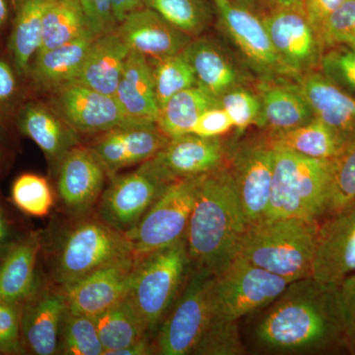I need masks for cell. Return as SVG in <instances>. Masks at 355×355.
<instances>
[{
  "label": "cell",
  "mask_w": 355,
  "mask_h": 355,
  "mask_svg": "<svg viewBox=\"0 0 355 355\" xmlns=\"http://www.w3.org/2000/svg\"><path fill=\"white\" fill-rule=\"evenodd\" d=\"M263 310L265 312L252 334L260 352L273 354L347 352L336 286L312 277L295 280Z\"/></svg>",
  "instance_id": "cell-1"
},
{
  "label": "cell",
  "mask_w": 355,
  "mask_h": 355,
  "mask_svg": "<svg viewBox=\"0 0 355 355\" xmlns=\"http://www.w3.org/2000/svg\"><path fill=\"white\" fill-rule=\"evenodd\" d=\"M247 226L228 165L203 176L186 232L191 272H223L237 257Z\"/></svg>",
  "instance_id": "cell-2"
},
{
  "label": "cell",
  "mask_w": 355,
  "mask_h": 355,
  "mask_svg": "<svg viewBox=\"0 0 355 355\" xmlns=\"http://www.w3.org/2000/svg\"><path fill=\"white\" fill-rule=\"evenodd\" d=\"M318 223L284 217L250 224L237 256L291 282L311 277Z\"/></svg>",
  "instance_id": "cell-3"
},
{
  "label": "cell",
  "mask_w": 355,
  "mask_h": 355,
  "mask_svg": "<svg viewBox=\"0 0 355 355\" xmlns=\"http://www.w3.org/2000/svg\"><path fill=\"white\" fill-rule=\"evenodd\" d=\"M228 323L218 314L214 277L191 273L156 331L155 354L203 355L210 338Z\"/></svg>",
  "instance_id": "cell-4"
},
{
  "label": "cell",
  "mask_w": 355,
  "mask_h": 355,
  "mask_svg": "<svg viewBox=\"0 0 355 355\" xmlns=\"http://www.w3.org/2000/svg\"><path fill=\"white\" fill-rule=\"evenodd\" d=\"M76 218L60 240L51 265V282L62 289L105 266L135 259L125 235L95 212Z\"/></svg>",
  "instance_id": "cell-5"
},
{
  "label": "cell",
  "mask_w": 355,
  "mask_h": 355,
  "mask_svg": "<svg viewBox=\"0 0 355 355\" xmlns=\"http://www.w3.org/2000/svg\"><path fill=\"white\" fill-rule=\"evenodd\" d=\"M190 275L186 236L137 261L127 297L149 335L156 333Z\"/></svg>",
  "instance_id": "cell-6"
},
{
  "label": "cell",
  "mask_w": 355,
  "mask_h": 355,
  "mask_svg": "<svg viewBox=\"0 0 355 355\" xmlns=\"http://www.w3.org/2000/svg\"><path fill=\"white\" fill-rule=\"evenodd\" d=\"M270 203L266 218L319 222L326 210L330 160L275 149Z\"/></svg>",
  "instance_id": "cell-7"
},
{
  "label": "cell",
  "mask_w": 355,
  "mask_h": 355,
  "mask_svg": "<svg viewBox=\"0 0 355 355\" xmlns=\"http://www.w3.org/2000/svg\"><path fill=\"white\" fill-rule=\"evenodd\" d=\"M202 177L176 180L168 184L139 223L125 233L137 260L186 236Z\"/></svg>",
  "instance_id": "cell-8"
},
{
  "label": "cell",
  "mask_w": 355,
  "mask_h": 355,
  "mask_svg": "<svg viewBox=\"0 0 355 355\" xmlns=\"http://www.w3.org/2000/svg\"><path fill=\"white\" fill-rule=\"evenodd\" d=\"M291 282L237 256L214 277V296L218 314L228 321L265 309L286 291Z\"/></svg>",
  "instance_id": "cell-9"
},
{
  "label": "cell",
  "mask_w": 355,
  "mask_h": 355,
  "mask_svg": "<svg viewBox=\"0 0 355 355\" xmlns=\"http://www.w3.org/2000/svg\"><path fill=\"white\" fill-rule=\"evenodd\" d=\"M103 191L96 216L119 232L132 230L168 184L148 162L135 171L112 176Z\"/></svg>",
  "instance_id": "cell-10"
},
{
  "label": "cell",
  "mask_w": 355,
  "mask_h": 355,
  "mask_svg": "<svg viewBox=\"0 0 355 355\" xmlns=\"http://www.w3.org/2000/svg\"><path fill=\"white\" fill-rule=\"evenodd\" d=\"M275 150L261 137L233 147L228 168L248 225L266 218L272 191Z\"/></svg>",
  "instance_id": "cell-11"
},
{
  "label": "cell",
  "mask_w": 355,
  "mask_h": 355,
  "mask_svg": "<svg viewBox=\"0 0 355 355\" xmlns=\"http://www.w3.org/2000/svg\"><path fill=\"white\" fill-rule=\"evenodd\" d=\"M261 18L292 78L319 69L326 49L302 7H277Z\"/></svg>",
  "instance_id": "cell-12"
},
{
  "label": "cell",
  "mask_w": 355,
  "mask_h": 355,
  "mask_svg": "<svg viewBox=\"0 0 355 355\" xmlns=\"http://www.w3.org/2000/svg\"><path fill=\"white\" fill-rule=\"evenodd\" d=\"M222 28L260 79L292 78L280 62L263 18L233 0H214Z\"/></svg>",
  "instance_id": "cell-13"
},
{
  "label": "cell",
  "mask_w": 355,
  "mask_h": 355,
  "mask_svg": "<svg viewBox=\"0 0 355 355\" xmlns=\"http://www.w3.org/2000/svg\"><path fill=\"white\" fill-rule=\"evenodd\" d=\"M233 147L222 137H202L195 133L168 140L147 162L166 181L205 176L228 165Z\"/></svg>",
  "instance_id": "cell-14"
},
{
  "label": "cell",
  "mask_w": 355,
  "mask_h": 355,
  "mask_svg": "<svg viewBox=\"0 0 355 355\" xmlns=\"http://www.w3.org/2000/svg\"><path fill=\"white\" fill-rule=\"evenodd\" d=\"M20 307L21 340L25 354H57L60 326L67 308L64 289L51 280H37Z\"/></svg>",
  "instance_id": "cell-15"
},
{
  "label": "cell",
  "mask_w": 355,
  "mask_h": 355,
  "mask_svg": "<svg viewBox=\"0 0 355 355\" xmlns=\"http://www.w3.org/2000/svg\"><path fill=\"white\" fill-rule=\"evenodd\" d=\"M355 272V203L318 223L313 279L338 286Z\"/></svg>",
  "instance_id": "cell-16"
},
{
  "label": "cell",
  "mask_w": 355,
  "mask_h": 355,
  "mask_svg": "<svg viewBox=\"0 0 355 355\" xmlns=\"http://www.w3.org/2000/svg\"><path fill=\"white\" fill-rule=\"evenodd\" d=\"M58 170V193L64 209L73 217L95 212L109 176L91 149L72 147Z\"/></svg>",
  "instance_id": "cell-17"
},
{
  "label": "cell",
  "mask_w": 355,
  "mask_h": 355,
  "mask_svg": "<svg viewBox=\"0 0 355 355\" xmlns=\"http://www.w3.org/2000/svg\"><path fill=\"white\" fill-rule=\"evenodd\" d=\"M169 139L156 123H127L99 133L89 148L112 177L154 157Z\"/></svg>",
  "instance_id": "cell-18"
},
{
  "label": "cell",
  "mask_w": 355,
  "mask_h": 355,
  "mask_svg": "<svg viewBox=\"0 0 355 355\" xmlns=\"http://www.w3.org/2000/svg\"><path fill=\"white\" fill-rule=\"evenodd\" d=\"M58 106L65 123L77 132L99 135L132 123L128 121L114 96L77 83L58 88Z\"/></svg>",
  "instance_id": "cell-19"
},
{
  "label": "cell",
  "mask_w": 355,
  "mask_h": 355,
  "mask_svg": "<svg viewBox=\"0 0 355 355\" xmlns=\"http://www.w3.org/2000/svg\"><path fill=\"white\" fill-rule=\"evenodd\" d=\"M314 118L331 128L345 142L355 140V96L340 88L320 70L293 77Z\"/></svg>",
  "instance_id": "cell-20"
},
{
  "label": "cell",
  "mask_w": 355,
  "mask_h": 355,
  "mask_svg": "<svg viewBox=\"0 0 355 355\" xmlns=\"http://www.w3.org/2000/svg\"><path fill=\"white\" fill-rule=\"evenodd\" d=\"M137 259L105 266L64 289L67 309L95 318L128 295Z\"/></svg>",
  "instance_id": "cell-21"
},
{
  "label": "cell",
  "mask_w": 355,
  "mask_h": 355,
  "mask_svg": "<svg viewBox=\"0 0 355 355\" xmlns=\"http://www.w3.org/2000/svg\"><path fill=\"white\" fill-rule=\"evenodd\" d=\"M116 31L130 51L149 60L178 55L193 39L146 6L128 14Z\"/></svg>",
  "instance_id": "cell-22"
},
{
  "label": "cell",
  "mask_w": 355,
  "mask_h": 355,
  "mask_svg": "<svg viewBox=\"0 0 355 355\" xmlns=\"http://www.w3.org/2000/svg\"><path fill=\"white\" fill-rule=\"evenodd\" d=\"M254 92L260 98L261 128L265 132H284L314 119L309 105L292 78L260 79Z\"/></svg>",
  "instance_id": "cell-23"
},
{
  "label": "cell",
  "mask_w": 355,
  "mask_h": 355,
  "mask_svg": "<svg viewBox=\"0 0 355 355\" xmlns=\"http://www.w3.org/2000/svg\"><path fill=\"white\" fill-rule=\"evenodd\" d=\"M114 98L130 123H156L159 106L148 58L130 51Z\"/></svg>",
  "instance_id": "cell-24"
},
{
  "label": "cell",
  "mask_w": 355,
  "mask_h": 355,
  "mask_svg": "<svg viewBox=\"0 0 355 355\" xmlns=\"http://www.w3.org/2000/svg\"><path fill=\"white\" fill-rule=\"evenodd\" d=\"M182 53L193 69L198 87L214 99L244 85V77L237 65L214 41L193 39Z\"/></svg>",
  "instance_id": "cell-25"
},
{
  "label": "cell",
  "mask_w": 355,
  "mask_h": 355,
  "mask_svg": "<svg viewBox=\"0 0 355 355\" xmlns=\"http://www.w3.org/2000/svg\"><path fill=\"white\" fill-rule=\"evenodd\" d=\"M130 51L116 31L96 38L73 83L114 96Z\"/></svg>",
  "instance_id": "cell-26"
},
{
  "label": "cell",
  "mask_w": 355,
  "mask_h": 355,
  "mask_svg": "<svg viewBox=\"0 0 355 355\" xmlns=\"http://www.w3.org/2000/svg\"><path fill=\"white\" fill-rule=\"evenodd\" d=\"M43 238L30 232L13 242L0 263V301L21 304L37 282L36 268Z\"/></svg>",
  "instance_id": "cell-27"
},
{
  "label": "cell",
  "mask_w": 355,
  "mask_h": 355,
  "mask_svg": "<svg viewBox=\"0 0 355 355\" xmlns=\"http://www.w3.org/2000/svg\"><path fill=\"white\" fill-rule=\"evenodd\" d=\"M95 38L87 32L69 43L39 51L33 60L29 76L35 85L43 89H58L76 80Z\"/></svg>",
  "instance_id": "cell-28"
},
{
  "label": "cell",
  "mask_w": 355,
  "mask_h": 355,
  "mask_svg": "<svg viewBox=\"0 0 355 355\" xmlns=\"http://www.w3.org/2000/svg\"><path fill=\"white\" fill-rule=\"evenodd\" d=\"M17 125L20 132L32 139L58 167L67 151L76 146V132L37 103H28L19 110Z\"/></svg>",
  "instance_id": "cell-29"
},
{
  "label": "cell",
  "mask_w": 355,
  "mask_h": 355,
  "mask_svg": "<svg viewBox=\"0 0 355 355\" xmlns=\"http://www.w3.org/2000/svg\"><path fill=\"white\" fill-rule=\"evenodd\" d=\"M265 135L272 148L326 160L335 157L347 144L331 128L315 118L291 130L265 132Z\"/></svg>",
  "instance_id": "cell-30"
},
{
  "label": "cell",
  "mask_w": 355,
  "mask_h": 355,
  "mask_svg": "<svg viewBox=\"0 0 355 355\" xmlns=\"http://www.w3.org/2000/svg\"><path fill=\"white\" fill-rule=\"evenodd\" d=\"M48 0H21L9 38L13 67L19 77L29 76L33 60L41 49L43 16Z\"/></svg>",
  "instance_id": "cell-31"
},
{
  "label": "cell",
  "mask_w": 355,
  "mask_h": 355,
  "mask_svg": "<svg viewBox=\"0 0 355 355\" xmlns=\"http://www.w3.org/2000/svg\"><path fill=\"white\" fill-rule=\"evenodd\" d=\"M104 355H114L118 350L135 345L149 336L137 311L127 296L94 318Z\"/></svg>",
  "instance_id": "cell-32"
},
{
  "label": "cell",
  "mask_w": 355,
  "mask_h": 355,
  "mask_svg": "<svg viewBox=\"0 0 355 355\" xmlns=\"http://www.w3.org/2000/svg\"><path fill=\"white\" fill-rule=\"evenodd\" d=\"M218 100L195 86L177 93L159 109L156 125L169 139L191 133L205 110L218 105Z\"/></svg>",
  "instance_id": "cell-33"
},
{
  "label": "cell",
  "mask_w": 355,
  "mask_h": 355,
  "mask_svg": "<svg viewBox=\"0 0 355 355\" xmlns=\"http://www.w3.org/2000/svg\"><path fill=\"white\" fill-rule=\"evenodd\" d=\"M87 32L78 0H48L44 11L43 37L40 51L62 46Z\"/></svg>",
  "instance_id": "cell-34"
},
{
  "label": "cell",
  "mask_w": 355,
  "mask_h": 355,
  "mask_svg": "<svg viewBox=\"0 0 355 355\" xmlns=\"http://www.w3.org/2000/svg\"><path fill=\"white\" fill-rule=\"evenodd\" d=\"M355 203V140L330 159L328 191L324 218Z\"/></svg>",
  "instance_id": "cell-35"
},
{
  "label": "cell",
  "mask_w": 355,
  "mask_h": 355,
  "mask_svg": "<svg viewBox=\"0 0 355 355\" xmlns=\"http://www.w3.org/2000/svg\"><path fill=\"white\" fill-rule=\"evenodd\" d=\"M58 352L65 355H104L94 318L67 308L60 326Z\"/></svg>",
  "instance_id": "cell-36"
},
{
  "label": "cell",
  "mask_w": 355,
  "mask_h": 355,
  "mask_svg": "<svg viewBox=\"0 0 355 355\" xmlns=\"http://www.w3.org/2000/svg\"><path fill=\"white\" fill-rule=\"evenodd\" d=\"M149 62L159 109L177 93L197 86L193 69L182 53Z\"/></svg>",
  "instance_id": "cell-37"
},
{
  "label": "cell",
  "mask_w": 355,
  "mask_h": 355,
  "mask_svg": "<svg viewBox=\"0 0 355 355\" xmlns=\"http://www.w3.org/2000/svg\"><path fill=\"white\" fill-rule=\"evenodd\" d=\"M142 3L193 38L207 27L210 18L203 0H142Z\"/></svg>",
  "instance_id": "cell-38"
},
{
  "label": "cell",
  "mask_w": 355,
  "mask_h": 355,
  "mask_svg": "<svg viewBox=\"0 0 355 355\" xmlns=\"http://www.w3.org/2000/svg\"><path fill=\"white\" fill-rule=\"evenodd\" d=\"M11 200L26 216L38 218L49 216L55 202L48 180L33 173L16 178L11 187Z\"/></svg>",
  "instance_id": "cell-39"
},
{
  "label": "cell",
  "mask_w": 355,
  "mask_h": 355,
  "mask_svg": "<svg viewBox=\"0 0 355 355\" xmlns=\"http://www.w3.org/2000/svg\"><path fill=\"white\" fill-rule=\"evenodd\" d=\"M218 102L238 132H244L254 125L261 128V101L254 91L244 85L237 86L222 95Z\"/></svg>",
  "instance_id": "cell-40"
},
{
  "label": "cell",
  "mask_w": 355,
  "mask_h": 355,
  "mask_svg": "<svg viewBox=\"0 0 355 355\" xmlns=\"http://www.w3.org/2000/svg\"><path fill=\"white\" fill-rule=\"evenodd\" d=\"M318 70L355 96V48L338 46L328 49L324 51Z\"/></svg>",
  "instance_id": "cell-41"
},
{
  "label": "cell",
  "mask_w": 355,
  "mask_h": 355,
  "mask_svg": "<svg viewBox=\"0 0 355 355\" xmlns=\"http://www.w3.org/2000/svg\"><path fill=\"white\" fill-rule=\"evenodd\" d=\"M324 49L355 48V0H347L329 16L321 31Z\"/></svg>",
  "instance_id": "cell-42"
},
{
  "label": "cell",
  "mask_w": 355,
  "mask_h": 355,
  "mask_svg": "<svg viewBox=\"0 0 355 355\" xmlns=\"http://www.w3.org/2000/svg\"><path fill=\"white\" fill-rule=\"evenodd\" d=\"M20 304L0 301V354H23Z\"/></svg>",
  "instance_id": "cell-43"
},
{
  "label": "cell",
  "mask_w": 355,
  "mask_h": 355,
  "mask_svg": "<svg viewBox=\"0 0 355 355\" xmlns=\"http://www.w3.org/2000/svg\"><path fill=\"white\" fill-rule=\"evenodd\" d=\"M88 31L94 38L116 31L118 22L114 14L113 0H78Z\"/></svg>",
  "instance_id": "cell-44"
},
{
  "label": "cell",
  "mask_w": 355,
  "mask_h": 355,
  "mask_svg": "<svg viewBox=\"0 0 355 355\" xmlns=\"http://www.w3.org/2000/svg\"><path fill=\"white\" fill-rule=\"evenodd\" d=\"M338 295L347 336V352L355 354V272L338 284Z\"/></svg>",
  "instance_id": "cell-45"
},
{
  "label": "cell",
  "mask_w": 355,
  "mask_h": 355,
  "mask_svg": "<svg viewBox=\"0 0 355 355\" xmlns=\"http://www.w3.org/2000/svg\"><path fill=\"white\" fill-rule=\"evenodd\" d=\"M233 128L234 127L228 114L218 104L205 110L200 114L191 133L202 137H222Z\"/></svg>",
  "instance_id": "cell-46"
},
{
  "label": "cell",
  "mask_w": 355,
  "mask_h": 355,
  "mask_svg": "<svg viewBox=\"0 0 355 355\" xmlns=\"http://www.w3.org/2000/svg\"><path fill=\"white\" fill-rule=\"evenodd\" d=\"M18 74L6 60H0V121L12 108L18 93Z\"/></svg>",
  "instance_id": "cell-47"
},
{
  "label": "cell",
  "mask_w": 355,
  "mask_h": 355,
  "mask_svg": "<svg viewBox=\"0 0 355 355\" xmlns=\"http://www.w3.org/2000/svg\"><path fill=\"white\" fill-rule=\"evenodd\" d=\"M347 0H302V8L321 38L322 28L334 11Z\"/></svg>",
  "instance_id": "cell-48"
},
{
  "label": "cell",
  "mask_w": 355,
  "mask_h": 355,
  "mask_svg": "<svg viewBox=\"0 0 355 355\" xmlns=\"http://www.w3.org/2000/svg\"><path fill=\"white\" fill-rule=\"evenodd\" d=\"M114 14L116 22L120 24L128 14L144 6L142 0H113Z\"/></svg>",
  "instance_id": "cell-49"
},
{
  "label": "cell",
  "mask_w": 355,
  "mask_h": 355,
  "mask_svg": "<svg viewBox=\"0 0 355 355\" xmlns=\"http://www.w3.org/2000/svg\"><path fill=\"white\" fill-rule=\"evenodd\" d=\"M12 228L6 212L0 207V245H8L15 242L12 240Z\"/></svg>",
  "instance_id": "cell-50"
},
{
  "label": "cell",
  "mask_w": 355,
  "mask_h": 355,
  "mask_svg": "<svg viewBox=\"0 0 355 355\" xmlns=\"http://www.w3.org/2000/svg\"><path fill=\"white\" fill-rule=\"evenodd\" d=\"M272 8L277 7H302V0H266Z\"/></svg>",
  "instance_id": "cell-51"
},
{
  "label": "cell",
  "mask_w": 355,
  "mask_h": 355,
  "mask_svg": "<svg viewBox=\"0 0 355 355\" xmlns=\"http://www.w3.org/2000/svg\"><path fill=\"white\" fill-rule=\"evenodd\" d=\"M9 10L6 0H0V33L8 20Z\"/></svg>",
  "instance_id": "cell-52"
},
{
  "label": "cell",
  "mask_w": 355,
  "mask_h": 355,
  "mask_svg": "<svg viewBox=\"0 0 355 355\" xmlns=\"http://www.w3.org/2000/svg\"><path fill=\"white\" fill-rule=\"evenodd\" d=\"M235 1L237 2L238 4H240V6L253 10L254 7L258 6L261 0H235Z\"/></svg>",
  "instance_id": "cell-53"
},
{
  "label": "cell",
  "mask_w": 355,
  "mask_h": 355,
  "mask_svg": "<svg viewBox=\"0 0 355 355\" xmlns=\"http://www.w3.org/2000/svg\"><path fill=\"white\" fill-rule=\"evenodd\" d=\"M12 244V243H11ZM11 244L8 245H0V260L6 257L7 252H8L9 248H10Z\"/></svg>",
  "instance_id": "cell-54"
},
{
  "label": "cell",
  "mask_w": 355,
  "mask_h": 355,
  "mask_svg": "<svg viewBox=\"0 0 355 355\" xmlns=\"http://www.w3.org/2000/svg\"><path fill=\"white\" fill-rule=\"evenodd\" d=\"M6 150H4L3 146L0 144V169H1L2 165L6 162Z\"/></svg>",
  "instance_id": "cell-55"
},
{
  "label": "cell",
  "mask_w": 355,
  "mask_h": 355,
  "mask_svg": "<svg viewBox=\"0 0 355 355\" xmlns=\"http://www.w3.org/2000/svg\"><path fill=\"white\" fill-rule=\"evenodd\" d=\"M0 263H1V260H0Z\"/></svg>",
  "instance_id": "cell-56"
},
{
  "label": "cell",
  "mask_w": 355,
  "mask_h": 355,
  "mask_svg": "<svg viewBox=\"0 0 355 355\" xmlns=\"http://www.w3.org/2000/svg\"><path fill=\"white\" fill-rule=\"evenodd\" d=\"M51 1H53V0H51Z\"/></svg>",
  "instance_id": "cell-57"
}]
</instances>
